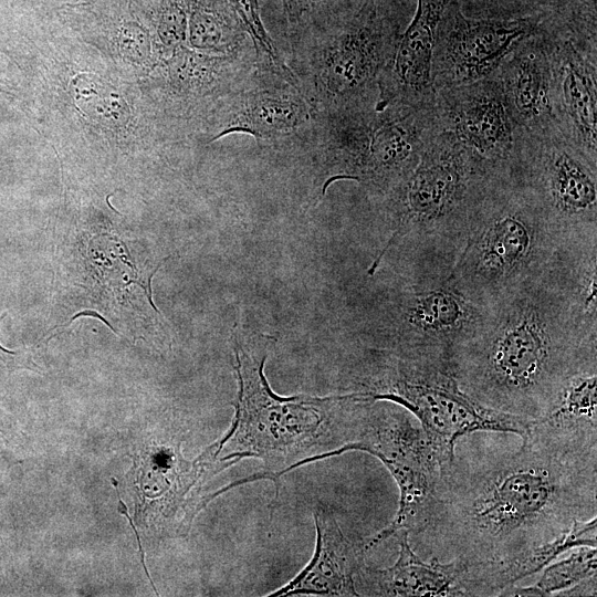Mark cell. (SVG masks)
<instances>
[{
    "label": "cell",
    "mask_w": 597,
    "mask_h": 597,
    "mask_svg": "<svg viewBox=\"0 0 597 597\" xmlns=\"http://www.w3.org/2000/svg\"><path fill=\"white\" fill-rule=\"evenodd\" d=\"M578 546H597V516L575 521L561 537L512 559L467 565L460 586L463 596H500L519 580L531 576L561 555Z\"/></svg>",
    "instance_id": "cell-19"
},
{
    "label": "cell",
    "mask_w": 597,
    "mask_h": 597,
    "mask_svg": "<svg viewBox=\"0 0 597 597\" xmlns=\"http://www.w3.org/2000/svg\"><path fill=\"white\" fill-rule=\"evenodd\" d=\"M399 555L388 568L364 565L356 575L355 586L359 596H463L461 576L467 564L452 558L447 563L432 557L422 561L411 548L409 533L400 531Z\"/></svg>",
    "instance_id": "cell-18"
},
{
    "label": "cell",
    "mask_w": 597,
    "mask_h": 597,
    "mask_svg": "<svg viewBox=\"0 0 597 597\" xmlns=\"http://www.w3.org/2000/svg\"><path fill=\"white\" fill-rule=\"evenodd\" d=\"M317 0H282L289 27H298L313 14Z\"/></svg>",
    "instance_id": "cell-25"
},
{
    "label": "cell",
    "mask_w": 597,
    "mask_h": 597,
    "mask_svg": "<svg viewBox=\"0 0 597 597\" xmlns=\"http://www.w3.org/2000/svg\"><path fill=\"white\" fill-rule=\"evenodd\" d=\"M564 251L534 193L511 169L484 186L448 279L489 307L542 276Z\"/></svg>",
    "instance_id": "cell-4"
},
{
    "label": "cell",
    "mask_w": 597,
    "mask_h": 597,
    "mask_svg": "<svg viewBox=\"0 0 597 597\" xmlns=\"http://www.w3.org/2000/svg\"><path fill=\"white\" fill-rule=\"evenodd\" d=\"M451 369L476 402L530 421L545 416L574 377L597 371V313L582 302L566 255L486 307Z\"/></svg>",
    "instance_id": "cell-2"
},
{
    "label": "cell",
    "mask_w": 597,
    "mask_h": 597,
    "mask_svg": "<svg viewBox=\"0 0 597 597\" xmlns=\"http://www.w3.org/2000/svg\"><path fill=\"white\" fill-rule=\"evenodd\" d=\"M248 76L226 96L222 121L211 142L232 133L256 139L289 137L312 119L315 107L301 86L277 74Z\"/></svg>",
    "instance_id": "cell-14"
},
{
    "label": "cell",
    "mask_w": 597,
    "mask_h": 597,
    "mask_svg": "<svg viewBox=\"0 0 597 597\" xmlns=\"http://www.w3.org/2000/svg\"><path fill=\"white\" fill-rule=\"evenodd\" d=\"M313 517L316 538L311 561L269 596H359L355 578L366 564V540L347 536L329 507H315Z\"/></svg>",
    "instance_id": "cell-17"
},
{
    "label": "cell",
    "mask_w": 597,
    "mask_h": 597,
    "mask_svg": "<svg viewBox=\"0 0 597 597\" xmlns=\"http://www.w3.org/2000/svg\"><path fill=\"white\" fill-rule=\"evenodd\" d=\"M349 451L367 452L379 459L399 489L395 517L366 538L368 549L400 531L422 534L433 515L441 467L419 421L397 404L367 398L357 417Z\"/></svg>",
    "instance_id": "cell-8"
},
{
    "label": "cell",
    "mask_w": 597,
    "mask_h": 597,
    "mask_svg": "<svg viewBox=\"0 0 597 597\" xmlns=\"http://www.w3.org/2000/svg\"><path fill=\"white\" fill-rule=\"evenodd\" d=\"M486 307L465 297L448 274L427 276L400 293L394 304L390 352L427 356L451 364L454 350L481 326Z\"/></svg>",
    "instance_id": "cell-12"
},
{
    "label": "cell",
    "mask_w": 597,
    "mask_h": 597,
    "mask_svg": "<svg viewBox=\"0 0 597 597\" xmlns=\"http://www.w3.org/2000/svg\"><path fill=\"white\" fill-rule=\"evenodd\" d=\"M492 176L451 133L436 130L412 172L385 195L395 223L388 245L405 237L422 247L450 242L457 256L471 210Z\"/></svg>",
    "instance_id": "cell-6"
},
{
    "label": "cell",
    "mask_w": 597,
    "mask_h": 597,
    "mask_svg": "<svg viewBox=\"0 0 597 597\" xmlns=\"http://www.w3.org/2000/svg\"><path fill=\"white\" fill-rule=\"evenodd\" d=\"M549 15L515 19L474 18L450 0L439 21L432 61L437 91L470 84L498 73L524 39L540 31Z\"/></svg>",
    "instance_id": "cell-11"
},
{
    "label": "cell",
    "mask_w": 597,
    "mask_h": 597,
    "mask_svg": "<svg viewBox=\"0 0 597 597\" xmlns=\"http://www.w3.org/2000/svg\"><path fill=\"white\" fill-rule=\"evenodd\" d=\"M511 169L534 193L565 250L597 247V165L559 134L515 128Z\"/></svg>",
    "instance_id": "cell-9"
},
{
    "label": "cell",
    "mask_w": 597,
    "mask_h": 597,
    "mask_svg": "<svg viewBox=\"0 0 597 597\" xmlns=\"http://www.w3.org/2000/svg\"><path fill=\"white\" fill-rule=\"evenodd\" d=\"M355 392L407 409L422 427L441 468L452 461L463 436L496 431L523 438L532 422L476 402L459 388L451 364L433 357L389 352Z\"/></svg>",
    "instance_id": "cell-5"
},
{
    "label": "cell",
    "mask_w": 597,
    "mask_h": 597,
    "mask_svg": "<svg viewBox=\"0 0 597 597\" xmlns=\"http://www.w3.org/2000/svg\"><path fill=\"white\" fill-rule=\"evenodd\" d=\"M235 15L255 51V62L260 70L268 71L297 83L298 78L280 57L261 18L258 0H223Z\"/></svg>",
    "instance_id": "cell-23"
},
{
    "label": "cell",
    "mask_w": 597,
    "mask_h": 597,
    "mask_svg": "<svg viewBox=\"0 0 597 597\" xmlns=\"http://www.w3.org/2000/svg\"><path fill=\"white\" fill-rule=\"evenodd\" d=\"M542 29L514 48L498 74L514 127L534 136H553L561 133L554 118L551 66Z\"/></svg>",
    "instance_id": "cell-16"
},
{
    "label": "cell",
    "mask_w": 597,
    "mask_h": 597,
    "mask_svg": "<svg viewBox=\"0 0 597 597\" xmlns=\"http://www.w3.org/2000/svg\"><path fill=\"white\" fill-rule=\"evenodd\" d=\"M399 34V25L379 12L376 0H360L318 41L308 70L323 113L376 102Z\"/></svg>",
    "instance_id": "cell-10"
},
{
    "label": "cell",
    "mask_w": 597,
    "mask_h": 597,
    "mask_svg": "<svg viewBox=\"0 0 597 597\" xmlns=\"http://www.w3.org/2000/svg\"><path fill=\"white\" fill-rule=\"evenodd\" d=\"M469 17L515 19L559 13L586 0H457Z\"/></svg>",
    "instance_id": "cell-24"
},
{
    "label": "cell",
    "mask_w": 597,
    "mask_h": 597,
    "mask_svg": "<svg viewBox=\"0 0 597 597\" xmlns=\"http://www.w3.org/2000/svg\"><path fill=\"white\" fill-rule=\"evenodd\" d=\"M528 432L567 450L597 451V371L574 377Z\"/></svg>",
    "instance_id": "cell-20"
},
{
    "label": "cell",
    "mask_w": 597,
    "mask_h": 597,
    "mask_svg": "<svg viewBox=\"0 0 597 597\" xmlns=\"http://www.w3.org/2000/svg\"><path fill=\"white\" fill-rule=\"evenodd\" d=\"M440 129L455 139L492 175L511 170L515 127L499 74L436 92Z\"/></svg>",
    "instance_id": "cell-13"
},
{
    "label": "cell",
    "mask_w": 597,
    "mask_h": 597,
    "mask_svg": "<svg viewBox=\"0 0 597 597\" xmlns=\"http://www.w3.org/2000/svg\"><path fill=\"white\" fill-rule=\"evenodd\" d=\"M264 339L254 343L234 336L239 391L228 431L217 441L216 453L233 465L258 459L263 471L234 481L231 488L269 479L276 491L281 476L302 465L347 452L365 399L359 392L329 397H281L269 386L263 367Z\"/></svg>",
    "instance_id": "cell-3"
},
{
    "label": "cell",
    "mask_w": 597,
    "mask_h": 597,
    "mask_svg": "<svg viewBox=\"0 0 597 597\" xmlns=\"http://www.w3.org/2000/svg\"><path fill=\"white\" fill-rule=\"evenodd\" d=\"M450 0H418L415 15L400 33L378 82L376 106L400 103L412 107L434 106L432 61L436 33Z\"/></svg>",
    "instance_id": "cell-15"
},
{
    "label": "cell",
    "mask_w": 597,
    "mask_h": 597,
    "mask_svg": "<svg viewBox=\"0 0 597 597\" xmlns=\"http://www.w3.org/2000/svg\"><path fill=\"white\" fill-rule=\"evenodd\" d=\"M187 38L208 54L229 55L239 53L248 34L223 0H190Z\"/></svg>",
    "instance_id": "cell-21"
},
{
    "label": "cell",
    "mask_w": 597,
    "mask_h": 597,
    "mask_svg": "<svg viewBox=\"0 0 597 597\" xmlns=\"http://www.w3.org/2000/svg\"><path fill=\"white\" fill-rule=\"evenodd\" d=\"M597 451H572L530 432L507 449L468 453L457 443L440 469L422 533L434 557L467 565L512 559L597 514Z\"/></svg>",
    "instance_id": "cell-1"
},
{
    "label": "cell",
    "mask_w": 597,
    "mask_h": 597,
    "mask_svg": "<svg viewBox=\"0 0 597 597\" xmlns=\"http://www.w3.org/2000/svg\"><path fill=\"white\" fill-rule=\"evenodd\" d=\"M568 554L545 566L541 576L531 586H511L500 596L547 597L573 587L577 583L597 575V549L590 546H578Z\"/></svg>",
    "instance_id": "cell-22"
},
{
    "label": "cell",
    "mask_w": 597,
    "mask_h": 597,
    "mask_svg": "<svg viewBox=\"0 0 597 597\" xmlns=\"http://www.w3.org/2000/svg\"><path fill=\"white\" fill-rule=\"evenodd\" d=\"M321 139L341 178L385 196L416 168L425 145L439 129L434 106L375 102L322 114Z\"/></svg>",
    "instance_id": "cell-7"
},
{
    "label": "cell",
    "mask_w": 597,
    "mask_h": 597,
    "mask_svg": "<svg viewBox=\"0 0 597 597\" xmlns=\"http://www.w3.org/2000/svg\"><path fill=\"white\" fill-rule=\"evenodd\" d=\"M118 511H119V513H122L123 515H125L127 517V520L129 521L130 526L134 530V533H135L136 538H137V544H138V547H139V553H140V556H142L140 557L142 564H143V566L145 568L147 577L149 578L150 583L153 584V580H151V578L149 576V573H148V570H147V568L145 566L146 564H145V561H144V551H143L142 543H140V540H139V535H138V533L136 531V526H135L134 522L132 521L130 516L127 513V507H126L125 503L122 501V499L119 496H118Z\"/></svg>",
    "instance_id": "cell-27"
},
{
    "label": "cell",
    "mask_w": 597,
    "mask_h": 597,
    "mask_svg": "<svg viewBox=\"0 0 597 597\" xmlns=\"http://www.w3.org/2000/svg\"><path fill=\"white\" fill-rule=\"evenodd\" d=\"M597 587V575L590 576L570 588H567L561 593L558 596H596Z\"/></svg>",
    "instance_id": "cell-26"
}]
</instances>
